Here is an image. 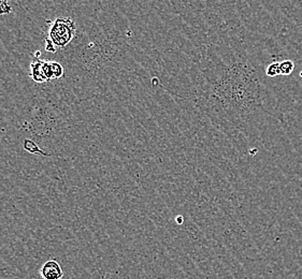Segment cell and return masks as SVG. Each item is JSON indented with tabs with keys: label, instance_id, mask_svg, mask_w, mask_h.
<instances>
[{
	"label": "cell",
	"instance_id": "6da1fadb",
	"mask_svg": "<svg viewBox=\"0 0 302 279\" xmlns=\"http://www.w3.org/2000/svg\"><path fill=\"white\" fill-rule=\"evenodd\" d=\"M214 98L223 109L235 114L253 112L261 105V86L257 71L248 63H234L212 87Z\"/></svg>",
	"mask_w": 302,
	"mask_h": 279
},
{
	"label": "cell",
	"instance_id": "7a4b0ae2",
	"mask_svg": "<svg viewBox=\"0 0 302 279\" xmlns=\"http://www.w3.org/2000/svg\"><path fill=\"white\" fill-rule=\"evenodd\" d=\"M77 34V26L69 17H57L51 22L48 37L45 38V50L55 53L57 47L64 49L67 46Z\"/></svg>",
	"mask_w": 302,
	"mask_h": 279
},
{
	"label": "cell",
	"instance_id": "3957f363",
	"mask_svg": "<svg viewBox=\"0 0 302 279\" xmlns=\"http://www.w3.org/2000/svg\"><path fill=\"white\" fill-rule=\"evenodd\" d=\"M29 76L37 83L49 82L63 78L64 68L58 63L41 60L39 56H35L31 63Z\"/></svg>",
	"mask_w": 302,
	"mask_h": 279
},
{
	"label": "cell",
	"instance_id": "277c9868",
	"mask_svg": "<svg viewBox=\"0 0 302 279\" xmlns=\"http://www.w3.org/2000/svg\"><path fill=\"white\" fill-rule=\"evenodd\" d=\"M40 276L43 279H62L64 271L56 260H48L40 268Z\"/></svg>",
	"mask_w": 302,
	"mask_h": 279
},
{
	"label": "cell",
	"instance_id": "5b68a950",
	"mask_svg": "<svg viewBox=\"0 0 302 279\" xmlns=\"http://www.w3.org/2000/svg\"><path fill=\"white\" fill-rule=\"evenodd\" d=\"M295 69V64L291 60H283L280 63V71L283 75H289Z\"/></svg>",
	"mask_w": 302,
	"mask_h": 279
},
{
	"label": "cell",
	"instance_id": "8992f818",
	"mask_svg": "<svg viewBox=\"0 0 302 279\" xmlns=\"http://www.w3.org/2000/svg\"><path fill=\"white\" fill-rule=\"evenodd\" d=\"M24 148L32 153H40V155H46V153H44L39 147L37 146V144L35 142L29 141V140H26L24 142Z\"/></svg>",
	"mask_w": 302,
	"mask_h": 279
},
{
	"label": "cell",
	"instance_id": "52a82bcc",
	"mask_svg": "<svg viewBox=\"0 0 302 279\" xmlns=\"http://www.w3.org/2000/svg\"><path fill=\"white\" fill-rule=\"evenodd\" d=\"M266 73H267L268 76H270V78H275V76L280 75L281 74V71H280V63L270 64L267 67Z\"/></svg>",
	"mask_w": 302,
	"mask_h": 279
},
{
	"label": "cell",
	"instance_id": "ba28073f",
	"mask_svg": "<svg viewBox=\"0 0 302 279\" xmlns=\"http://www.w3.org/2000/svg\"><path fill=\"white\" fill-rule=\"evenodd\" d=\"M12 12V8L8 5V0H0V15Z\"/></svg>",
	"mask_w": 302,
	"mask_h": 279
}]
</instances>
